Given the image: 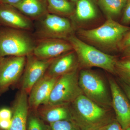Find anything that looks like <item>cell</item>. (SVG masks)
<instances>
[{
  "label": "cell",
  "instance_id": "20",
  "mask_svg": "<svg viewBox=\"0 0 130 130\" xmlns=\"http://www.w3.org/2000/svg\"><path fill=\"white\" fill-rule=\"evenodd\" d=\"M48 8L52 14L63 17L74 13V6L68 0H47Z\"/></svg>",
  "mask_w": 130,
  "mask_h": 130
},
{
  "label": "cell",
  "instance_id": "30",
  "mask_svg": "<svg viewBox=\"0 0 130 130\" xmlns=\"http://www.w3.org/2000/svg\"><path fill=\"white\" fill-rule=\"evenodd\" d=\"M122 51H123L122 59H125L130 60V46L125 49Z\"/></svg>",
  "mask_w": 130,
  "mask_h": 130
},
{
  "label": "cell",
  "instance_id": "4",
  "mask_svg": "<svg viewBox=\"0 0 130 130\" xmlns=\"http://www.w3.org/2000/svg\"><path fill=\"white\" fill-rule=\"evenodd\" d=\"M78 83L83 94L98 105L107 109L112 107L111 94L102 77L87 69L79 73Z\"/></svg>",
  "mask_w": 130,
  "mask_h": 130
},
{
  "label": "cell",
  "instance_id": "9",
  "mask_svg": "<svg viewBox=\"0 0 130 130\" xmlns=\"http://www.w3.org/2000/svg\"><path fill=\"white\" fill-rule=\"evenodd\" d=\"M112 107L115 118L124 130L130 127V102L123 90L114 79L109 81Z\"/></svg>",
  "mask_w": 130,
  "mask_h": 130
},
{
  "label": "cell",
  "instance_id": "1",
  "mask_svg": "<svg viewBox=\"0 0 130 130\" xmlns=\"http://www.w3.org/2000/svg\"><path fill=\"white\" fill-rule=\"evenodd\" d=\"M72 120L81 130H91L105 126L115 118L108 109L81 95L70 105Z\"/></svg>",
  "mask_w": 130,
  "mask_h": 130
},
{
  "label": "cell",
  "instance_id": "17",
  "mask_svg": "<svg viewBox=\"0 0 130 130\" xmlns=\"http://www.w3.org/2000/svg\"><path fill=\"white\" fill-rule=\"evenodd\" d=\"M74 12L76 21L80 23L91 21L98 15L97 9L92 0H79L77 2Z\"/></svg>",
  "mask_w": 130,
  "mask_h": 130
},
{
  "label": "cell",
  "instance_id": "13",
  "mask_svg": "<svg viewBox=\"0 0 130 130\" xmlns=\"http://www.w3.org/2000/svg\"><path fill=\"white\" fill-rule=\"evenodd\" d=\"M79 65L76 54L73 50L55 58L46 74L58 78L77 69Z\"/></svg>",
  "mask_w": 130,
  "mask_h": 130
},
{
  "label": "cell",
  "instance_id": "6",
  "mask_svg": "<svg viewBox=\"0 0 130 130\" xmlns=\"http://www.w3.org/2000/svg\"><path fill=\"white\" fill-rule=\"evenodd\" d=\"M78 76L77 68L59 77L51 91L48 106L70 105L83 94L78 83Z\"/></svg>",
  "mask_w": 130,
  "mask_h": 130
},
{
  "label": "cell",
  "instance_id": "33",
  "mask_svg": "<svg viewBox=\"0 0 130 130\" xmlns=\"http://www.w3.org/2000/svg\"><path fill=\"white\" fill-rule=\"evenodd\" d=\"M71 1L72 2L76 3L79 0H71Z\"/></svg>",
  "mask_w": 130,
  "mask_h": 130
},
{
  "label": "cell",
  "instance_id": "12",
  "mask_svg": "<svg viewBox=\"0 0 130 130\" xmlns=\"http://www.w3.org/2000/svg\"><path fill=\"white\" fill-rule=\"evenodd\" d=\"M58 78L45 74L35 84L28 94L29 109L35 111L41 105H48L51 91Z\"/></svg>",
  "mask_w": 130,
  "mask_h": 130
},
{
  "label": "cell",
  "instance_id": "19",
  "mask_svg": "<svg viewBox=\"0 0 130 130\" xmlns=\"http://www.w3.org/2000/svg\"><path fill=\"white\" fill-rule=\"evenodd\" d=\"M98 2L108 19H113L121 13L127 2L123 0H98Z\"/></svg>",
  "mask_w": 130,
  "mask_h": 130
},
{
  "label": "cell",
  "instance_id": "7",
  "mask_svg": "<svg viewBox=\"0 0 130 130\" xmlns=\"http://www.w3.org/2000/svg\"><path fill=\"white\" fill-rule=\"evenodd\" d=\"M73 28L68 19L56 14H47L41 20L37 33L41 39L67 40L72 35Z\"/></svg>",
  "mask_w": 130,
  "mask_h": 130
},
{
  "label": "cell",
  "instance_id": "8",
  "mask_svg": "<svg viewBox=\"0 0 130 130\" xmlns=\"http://www.w3.org/2000/svg\"><path fill=\"white\" fill-rule=\"evenodd\" d=\"M54 59H40L32 54L26 56L21 82V90L28 94L33 86L46 74Z\"/></svg>",
  "mask_w": 130,
  "mask_h": 130
},
{
  "label": "cell",
  "instance_id": "3",
  "mask_svg": "<svg viewBox=\"0 0 130 130\" xmlns=\"http://www.w3.org/2000/svg\"><path fill=\"white\" fill-rule=\"evenodd\" d=\"M67 40L72 46L81 66L86 68H100L116 74L115 65L117 60L115 56L103 52L74 35L70 36Z\"/></svg>",
  "mask_w": 130,
  "mask_h": 130
},
{
  "label": "cell",
  "instance_id": "5",
  "mask_svg": "<svg viewBox=\"0 0 130 130\" xmlns=\"http://www.w3.org/2000/svg\"><path fill=\"white\" fill-rule=\"evenodd\" d=\"M35 45L24 30L12 29L0 32V57L27 56L32 53Z\"/></svg>",
  "mask_w": 130,
  "mask_h": 130
},
{
  "label": "cell",
  "instance_id": "18",
  "mask_svg": "<svg viewBox=\"0 0 130 130\" xmlns=\"http://www.w3.org/2000/svg\"><path fill=\"white\" fill-rule=\"evenodd\" d=\"M12 7L26 16L33 18L42 16L46 11L44 5L40 0H22Z\"/></svg>",
  "mask_w": 130,
  "mask_h": 130
},
{
  "label": "cell",
  "instance_id": "27",
  "mask_svg": "<svg viewBox=\"0 0 130 130\" xmlns=\"http://www.w3.org/2000/svg\"><path fill=\"white\" fill-rule=\"evenodd\" d=\"M12 116V112L10 109L4 108L0 110V120L11 119Z\"/></svg>",
  "mask_w": 130,
  "mask_h": 130
},
{
  "label": "cell",
  "instance_id": "35",
  "mask_svg": "<svg viewBox=\"0 0 130 130\" xmlns=\"http://www.w3.org/2000/svg\"><path fill=\"white\" fill-rule=\"evenodd\" d=\"M123 1H125L127 2L128 0H123Z\"/></svg>",
  "mask_w": 130,
  "mask_h": 130
},
{
  "label": "cell",
  "instance_id": "15",
  "mask_svg": "<svg viewBox=\"0 0 130 130\" xmlns=\"http://www.w3.org/2000/svg\"><path fill=\"white\" fill-rule=\"evenodd\" d=\"M0 21L13 29L29 30L32 28L31 21L12 8H0Z\"/></svg>",
  "mask_w": 130,
  "mask_h": 130
},
{
  "label": "cell",
  "instance_id": "31",
  "mask_svg": "<svg viewBox=\"0 0 130 130\" xmlns=\"http://www.w3.org/2000/svg\"><path fill=\"white\" fill-rule=\"evenodd\" d=\"M22 0H1L3 3L9 5V6H11L18 4Z\"/></svg>",
  "mask_w": 130,
  "mask_h": 130
},
{
  "label": "cell",
  "instance_id": "32",
  "mask_svg": "<svg viewBox=\"0 0 130 130\" xmlns=\"http://www.w3.org/2000/svg\"><path fill=\"white\" fill-rule=\"evenodd\" d=\"M103 127H104V126H103V127H101V128H96V129H94L91 130H103Z\"/></svg>",
  "mask_w": 130,
  "mask_h": 130
},
{
  "label": "cell",
  "instance_id": "28",
  "mask_svg": "<svg viewBox=\"0 0 130 130\" xmlns=\"http://www.w3.org/2000/svg\"><path fill=\"white\" fill-rule=\"evenodd\" d=\"M121 84L123 91L130 102V84L125 83L122 81H121Z\"/></svg>",
  "mask_w": 130,
  "mask_h": 130
},
{
  "label": "cell",
  "instance_id": "10",
  "mask_svg": "<svg viewBox=\"0 0 130 130\" xmlns=\"http://www.w3.org/2000/svg\"><path fill=\"white\" fill-rule=\"evenodd\" d=\"M26 56H10L0 59V89L7 88L23 74Z\"/></svg>",
  "mask_w": 130,
  "mask_h": 130
},
{
  "label": "cell",
  "instance_id": "21",
  "mask_svg": "<svg viewBox=\"0 0 130 130\" xmlns=\"http://www.w3.org/2000/svg\"><path fill=\"white\" fill-rule=\"evenodd\" d=\"M115 73L125 83L130 84V60L122 59L117 60L115 65Z\"/></svg>",
  "mask_w": 130,
  "mask_h": 130
},
{
  "label": "cell",
  "instance_id": "24",
  "mask_svg": "<svg viewBox=\"0 0 130 130\" xmlns=\"http://www.w3.org/2000/svg\"><path fill=\"white\" fill-rule=\"evenodd\" d=\"M121 21L123 24H130V0H128L126 4Z\"/></svg>",
  "mask_w": 130,
  "mask_h": 130
},
{
  "label": "cell",
  "instance_id": "11",
  "mask_svg": "<svg viewBox=\"0 0 130 130\" xmlns=\"http://www.w3.org/2000/svg\"><path fill=\"white\" fill-rule=\"evenodd\" d=\"M73 50L67 40L46 38L41 39L36 44L32 54L40 59H51Z\"/></svg>",
  "mask_w": 130,
  "mask_h": 130
},
{
  "label": "cell",
  "instance_id": "36",
  "mask_svg": "<svg viewBox=\"0 0 130 130\" xmlns=\"http://www.w3.org/2000/svg\"><path fill=\"white\" fill-rule=\"evenodd\" d=\"M0 1H1V0H0Z\"/></svg>",
  "mask_w": 130,
  "mask_h": 130
},
{
  "label": "cell",
  "instance_id": "25",
  "mask_svg": "<svg viewBox=\"0 0 130 130\" xmlns=\"http://www.w3.org/2000/svg\"><path fill=\"white\" fill-rule=\"evenodd\" d=\"M103 130H124L116 118L105 125Z\"/></svg>",
  "mask_w": 130,
  "mask_h": 130
},
{
  "label": "cell",
  "instance_id": "29",
  "mask_svg": "<svg viewBox=\"0 0 130 130\" xmlns=\"http://www.w3.org/2000/svg\"><path fill=\"white\" fill-rule=\"evenodd\" d=\"M11 124V119L0 120V128L6 130L8 129Z\"/></svg>",
  "mask_w": 130,
  "mask_h": 130
},
{
  "label": "cell",
  "instance_id": "2",
  "mask_svg": "<svg viewBox=\"0 0 130 130\" xmlns=\"http://www.w3.org/2000/svg\"><path fill=\"white\" fill-rule=\"evenodd\" d=\"M130 30V27L109 19L98 28L89 30L81 29L78 33L81 40L104 52L119 49L122 39Z\"/></svg>",
  "mask_w": 130,
  "mask_h": 130
},
{
  "label": "cell",
  "instance_id": "26",
  "mask_svg": "<svg viewBox=\"0 0 130 130\" xmlns=\"http://www.w3.org/2000/svg\"><path fill=\"white\" fill-rule=\"evenodd\" d=\"M130 46V30L124 36L119 47V50L123 51L125 49Z\"/></svg>",
  "mask_w": 130,
  "mask_h": 130
},
{
  "label": "cell",
  "instance_id": "22",
  "mask_svg": "<svg viewBox=\"0 0 130 130\" xmlns=\"http://www.w3.org/2000/svg\"><path fill=\"white\" fill-rule=\"evenodd\" d=\"M27 130H51L50 124L44 121L34 112H29L27 121Z\"/></svg>",
  "mask_w": 130,
  "mask_h": 130
},
{
  "label": "cell",
  "instance_id": "34",
  "mask_svg": "<svg viewBox=\"0 0 130 130\" xmlns=\"http://www.w3.org/2000/svg\"><path fill=\"white\" fill-rule=\"evenodd\" d=\"M125 130H130V127L127 128V129H125Z\"/></svg>",
  "mask_w": 130,
  "mask_h": 130
},
{
  "label": "cell",
  "instance_id": "16",
  "mask_svg": "<svg viewBox=\"0 0 130 130\" xmlns=\"http://www.w3.org/2000/svg\"><path fill=\"white\" fill-rule=\"evenodd\" d=\"M44 106L38 115L44 122L50 124L63 120H72L70 105Z\"/></svg>",
  "mask_w": 130,
  "mask_h": 130
},
{
  "label": "cell",
  "instance_id": "14",
  "mask_svg": "<svg viewBox=\"0 0 130 130\" xmlns=\"http://www.w3.org/2000/svg\"><path fill=\"white\" fill-rule=\"evenodd\" d=\"M28 95L21 90L18 95L13 107L11 126L7 130H27L29 109Z\"/></svg>",
  "mask_w": 130,
  "mask_h": 130
},
{
  "label": "cell",
  "instance_id": "23",
  "mask_svg": "<svg viewBox=\"0 0 130 130\" xmlns=\"http://www.w3.org/2000/svg\"><path fill=\"white\" fill-rule=\"evenodd\" d=\"M49 124L51 130H81L72 120H63Z\"/></svg>",
  "mask_w": 130,
  "mask_h": 130
}]
</instances>
